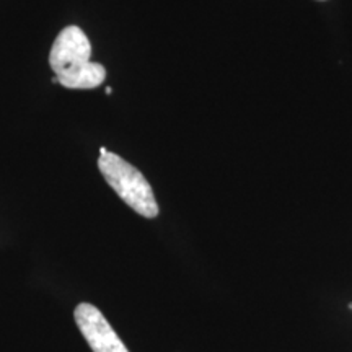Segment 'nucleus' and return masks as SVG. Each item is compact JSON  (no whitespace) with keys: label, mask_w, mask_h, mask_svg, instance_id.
<instances>
[{"label":"nucleus","mask_w":352,"mask_h":352,"mask_svg":"<svg viewBox=\"0 0 352 352\" xmlns=\"http://www.w3.org/2000/svg\"><path fill=\"white\" fill-rule=\"evenodd\" d=\"M50 65L60 85L70 90H90L107 78L103 64L91 63V44L76 25L57 34L50 52Z\"/></svg>","instance_id":"f257e3e1"},{"label":"nucleus","mask_w":352,"mask_h":352,"mask_svg":"<svg viewBox=\"0 0 352 352\" xmlns=\"http://www.w3.org/2000/svg\"><path fill=\"white\" fill-rule=\"evenodd\" d=\"M98 168L107 179V183L113 188V191L126 202L132 210L145 219H155L158 212V204L153 189L147 178L121 158L116 153L108 152L98 158Z\"/></svg>","instance_id":"f03ea898"},{"label":"nucleus","mask_w":352,"mask_h":352,"mask_svg":"<svg viewBox=\"0 0 352 352\" xmlns=\"http://www.w3.org/2000/svg\"><path fill=\"white\" fill-rule=\"evenodd\" d=\"M76 323L94 352H129L98 308L80 303L74 311Z\"/></svg>","instance_id":"7ed1b4c3"},{"label":"nucleus","mask_w":352,"mask_h":352,"mask_svg":"<svg viewBox=\"0 0 352 352\" xmlns=\"http://www.w3.org/2000/svg\"><path fill=\"white\" fill-rule=\"evenodd\" d=\"M104 91H107V95H111V94H113L111 87H107V90H104Z\"/></svg>","instance_id":"20e7f679"},{"label":"nucleus","mask_w":352,"mask_h":352,"mask_svg":"<svg viewBox=\"0 0 352 352\" xmlns=\"http://www.w3.org/2000/svg\"><path fill=\"white\" fill-rule=\"evenodd\" d=\"M349 308H351V310H352V303H349Z\"/></svg>","instance_id":"39448f33"}]
</instances>
